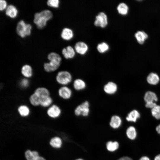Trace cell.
Listing matches in <instances>:
<instances>
[{"mask_svg": "<svg viewBox=\"0 0 160 160\" xmlns=\"http://www.w3.org/2000/svg\"><path fill=\"white\" fill-rule=\"evenodd\" d=\"M119 147V143L117 141H108L106 144V149L110 152L115 151L118 149Z\"/></svg>", "mask_w": 160, "mask_h": 160, "instance_id": "cell-23", "label": "cell"}, {"mask_svg": "<svg viewBox=\"0 0 160 160\" xmlns=\"http://www.w3.org/2000/svg\"><path fill=\"white\" fill-rule=\"evenodd\" d=\"M18 111L19 114L23 117L28 116L30 113L29 108L27 106L25 105L20 106L18 108Z\"/></svg>", "mask_w": 160, "mask_h": 160, "instance_id": "cell-26", "label": "cell"}, {"mask_svg": "<svg viewBox=\"0 0 160 160\" xmlns=\"http://www.w3.org/2000/svg\"><path fill=\"white\" fill-rule=\"evenodd\" d=\"M32 28L31 24L26 23L23 20H20L17 24L16 31L19 36L24 38L30 35Z\"/></svg>", "mask_w": 160, "mask_h": 160, "instance_id": "cell-3", "label": "cell"}, {"mask_svg": "<svg viewBox=\"0 0 160 160\" xmlns=\"http://www.w3.org/2000/svg\"><path fill=\"white\" fill-rule=\"evenodd\" d=\"M40 97L34 92L31 95L29 98L30 103L34 106L40 105Z\"/></svg>", "mask_w": 160, "mask_h": 160, "instance_id": "cell-28", "label": "cell"}, {"mask_svg": "<svg viewBox=\"0 0 160 160\" xmlns=\"http://www.w3.org/2000/svg\"><path fill=\"white\" fill-rule=\"evenodd\" d=\"M117 160H132V159L129 157L124 156L120 158Z\"/></svg>", "mask_w": 160, "mask_h": 160, "instance_id": "cell-36", "label": "cell"}, {"mask_svg": "<svg viewBox=\"0 0 160 160\" xmlns=\"http://www.w3.org/2000/svg\"><path fill=\"white\" fill-rule=\"evenodd\" d=\"M75 49L78 54L84 55L85 54L88 50V46L84 42L79 41L77 42L75 46Z\"/></svg>", "mask_w": 160, "mask_h": 160, "instance_id": "cell-12", "label": "cell"}, {"mask_svg": "<svg viewBox=\"0 0 160 160\" xmlns=\"http://www.w3.org/2000/svg\"><path fill=\"white\" fill-rule=\"evenodd\" d=\"M122 120L120 116L117 115H114L111 117L109 122L110 127L113 129L119 128L121 125Z\"/></svg>", "mask_w": 160, "mask_h": 160, "instance_id": "cell-13", "label": "cell"}, {"mask_svg": "<svg viewBox=\"0 0 160 160\" xmlns=\"http://www.w3.org/2000/svg\"><path fill=\"white\" fill-rule=\"evenodd\" d=\"M144 99L146 103L156 102L158 99L156 95L154 92L151 91H148L145 94Z\"/></svg>", "mask_w": 160, "mask_h": 160, "instance_id": "cell-19", "label": "cell"}, {"mask_svg": "<svg viewBox=\"0 0 160 160\" xmlns=\"http://www.w3.org/2000/svg\"><path fill=\"white\" fill-rule=\"evenodd\" d=\"M151 113L155 119H160V106L157 105L151 109Z\"/></svg>", "mask_w": 160, "mask_h": 160, "instance_id": "cell-31", "label": "cell"}, {"mask_svg": "<svg viewBox=\"0 0 160 160\" xmlns=\"http://www.w3.org/2000/svg\"><path fill=\"white\" fill-rule=\"evenodd\" d=\"M40 156L37 151L27 149L24 152V156L26 160H36Z\"/></svg>", "mask_w": 160, "mask_h": 160, "instance_id": "cell-11", "label": "cell"}, {"mask_svg": "<svg viewBox=\"0 0 160 160\" xmlns=\"http://www.w3.org/2000/svg\"><path fill=\"white\" fill-rule=\"evenodd\" d=\"M97 48L99 52L103 53L108 51L109 49V47L107 43L102 42L97 45Z\"/></svg>", "mask_w": 160, "mask_h": 160, "instance_id": "cell-30", "label": "cell"}, {"mask_svg": "<svg viewBox=\"0 0 160 160\" xmlns=\"http://www.w3.org/2000/svg\"><path fill=\"white\" fill-rule=\"evenodd\" d=\"M140 116V114L138 111L136 110H134L128 114L127 116L126 117V119L128 121L135 122Z\"/></svg>", "mask_w": 160, "mask_h": 160, "instance_id": "cell-22", "label": "cell"}, {"mask_svg": "<svg viewBox=\"0 0 160 160\" xmlns=\"http://www.w3.org/2000/svg\"><path fill=\"white\" fill-rule=\"evenodd\" d=\"M34 93L40 98L50 96V92L49 90L47 88L44 87L38 88L35 90Z\"/></svg>", "mask_w": 160, "mask_h": 160, "instance_id": "cell-24", "label": "cell"}, {"mask_svg": "<svg viewBox=\"0 0 160 160\" xmlns=\"http://www.w3.org/2000/svg\"><path fill=\"white\" fill-rule=\"evenodd\" d=\"M139 160H150V159L148 157L144 156L141 157Z\"/></svg>", "mask_w": 160, "mask_h": 160, "instance_id": "cell-37", "label": "cell"}, {"mask_svg": "<svg viewBox=\"0 0 160 160\" xmlns=\"http://www.w3.org/2000/svg\"><path fill=\"white\" fill-rule=\"evenodd\" d=\"M52 103V100L50 96L41 98L40 105L44 107L50 106Z\"/></svg>", "mask_w": 160, "mask_h": 160, "instance_id": "cell-27", "label": "cell"}, {"mask_svg": "<svg viewBox=\"0 0 160 160\" xmlns=\"http://www.w3.org/2000/svg\"><path fill=\"white\" fill-rule=\"evenodd\" d=\"M89 102L87 100L85 101L76 107L74 111V114L77 116H87L89 113Z\"/></svg>", "mask_w": 160, "mask_h": 160, "instance_id": "cell-5", "label": "cell"}, {"mask_svg": "<svg viewBox=\"0 0 160 160\" xmlns=\"http://www.w3.org/2000/svg\"><path fill=\"white\" fill-rule=\"evenodd\" d=\"M61 38L64 40H69L73 37V32L71 29L65 28L62 30L61 34Z\"/></svg>", "mask_w": 160, "mask_h": 160, "instance_id": "cell-17", "label": "cell"}, {"mask_svg": "<svg viewBox=\"0 0 160 160\" xmlns=\"http://www.w3.org/2000/svg\"><path fill=\"white\" fill-rule=\"evenodd\" d=\"M63 143L62 139L59 136H57L52 137L49 141L50 146L52 148L56 149H59L61 148Z\"/></svg>", "mask_w": 160, "mask_h": 160, "instance_id": "cell-10", "label": "cell"}, {"mask_svg": "<svg viewBox=\"0 0 160 160\" xmlns=\"http://www.w3.org/2000/svg\"><path fill=\"white\" fill-rule=\"evenodd\" d=\"M21 72L25 78H29L32 76V69L29 65L25 64L22 67Z\"/></svg>", "mask_w": 160, "mask_h": 160, "instance_id": "cell-20", "label": "cell"}, {"mask_svg": "<svg viewBox=\"0 0 160 160\" xmlns=\"http://www.w3.org/2000/svg\"><path fill=\"white\" fill-rule=\"evenodd\" d=\"M18 13V11L16 7L12 4L7 6L5 11L6 15L12 18H15L17 16Z\"/></svg>", "mask_w": 160, "mask_h": 160, "instance_id": "cell-15", "label": "cell"}, {"mask_svg": "<svg viewBox=\"0 0 160 160\" xmlns=\"http://www.w3.org/2000/svg\"><path fill=\"white\" fill-rule=\"evenodd\" d=\"M52 13L51 11L44 9L35 13L33 22L38 28L41 29L46 26L47 21L52 19Z\"/></svg>", "mask_w": 160, "mask_h": 160, "instance_id": "cell-2", "label": "cell"}, {"mask_svg": "<svg viewBox=\"0 0 160 160\" xmlns=\"http://www.w3.org/2000/svg\"><path fill=\"white\" fill-rule=\"evenodd\" d=\"M59 96L65 100L69 99L71 98L72 92L71 89L66 86H63L60 87L58 90Z\"/></svg>", "mask_w": 160, "mask_h": 160, "instance_id": "cell-8", "label": "cell"}, {"mask_svg": "<svg viewBox=\"0 0 160 160\" xmlns=\"http://www.w3.org/2000/svg\"><path fill=\"white\" fill-rule=\"evenodd\" d=\"M117 9L119 14L124 15L128 13L129 7L125 3L122 2L118 5L117 7Z\"/></svg>", "mask_w": 160, "mask_h": 160, "instance_id": "cell-25", "label": "cell"}, {"mask_svg": "<svg viewBox=\"0 0 160 160\" xmlns=\"http://www.w3.org/2000/svg\"><path fill=\"white\" fill-rule=\"evenodd\" d=\"M135 36L137 42L140 44H143L148 37V34L143 31H138L136 33Z\"/></svg>", "mask_w": 160, "mask_h": 160, "instance_id": "cell-18", "label": "cell"}, {"mask_svg": "<svg viewBox=\"0 0 160 160\" xmlns=\"http://www.w3.org/2000/svg\"><path fill=\"white\" fill-rule=\"evenodd\" d=\"M126 135L131 140H134L136 137L137 132L135 128L133 126H130L126 131Z\"/></svg>", "mask_w": 160, "mask_h": 160, "instance_id": "cell-29", "label": "cell"}, {"mask_svg": "<svg viewBox=\"0 0 160 160\" xmlns=\"http://www.w3.org/2000/svg\"><path fill=\"white\" fill-rule=\"evenodd\" d=\"M29 81L26 78L22 79L20 82V85L23 88H26L29 85Z\"/></svg>", "mask_w": 160, "mask_h": 160, "instance_id": "cell-33", "label": "cell"}, {"mask_svg": "<svg viewBox=\"0 0 160 160\" xmlns=\"http://www.w3.org/2000/svg\"><path fill=\"white\" fill-rule=\"evenodd\" d=\"M118 87L114 82L110 81L106 83L104 86L103 89L106 94L112 95L114 94L117 91Z\"/></svg>", "mask_w": 160, "mask_h": 160, "instance_id": "cell-9", "label": "cell"}, {"mask_svg": "<svg viewBox=\"0 0 160 160\" xmlns=\"http://www.w3.org/2000/svg\"><path fill=\"white\" fill-rule=\"evenodd\" d=\"M156 130L157 132L160 134V124L156 127Z\"/></svg>", "mask_w": 160, "mask_h": 160, "instance_id": "cell-38", "label": "cell"}, {"mask_svg": "<svg viewBox=\"0 0 160 160\" xmlns=\"http://www.w3.org/2000/svg\"><path fill=\"white\" fill-rule=\"evenodd\" d=\"M154 160H160V154H159L156 156Z\"/></svg>", "mask_w": 160, "mask_h": 160, "instance_id": "cell-39", "label": "cell"}, {"mask_svg": "<svg viewBox=\"0 0 160 160\" xmlns=\"http://www.w3.org/2000/svg\"><path fill=\"white\" fill-rule=\"evenodd\" d=\"M72 77L71 74L66 71H62L57 74L56 79L59 84L63 86H66L71 82Z\"/></svg>", "mask_w": 160, "mask_h": 160, "instance_id": "cell-4", "label": "cell"}, {"mask_svg": "<svg viewBox=\"0 0 160 160\" xmlns=\"http://www.w3.org/2000/svg\"><path fill=\"white\" fill-rule=\"evenodd\" d=\"M62 54L64 57L66 59H71L75 55V51L73 48L70 46H68L63 48L62 50Z\"/></svg>", "mask_w": 160, "mask_h": 160, "instance_id": "cell-14", "label": "cell"}, {"mask_svg": "<svg viewBox=\"0 0 160 160\" xmlns=\"http://www.w3.org/2000/svg\"><path fill=\"white\" fill-rule=\"evenodd\" d=\"M159 77L156 73H151L148 76L147 78V82L151 85H156L159 82Z\"/></svg>", "mask_w": 160, "mask_h": 160, "instance_id": "cell-21", "label": "cell"}, {"mask_svg": "<svg viewBox=\"0 0 160 160\" xmlns=\"http://www.w3.org/2000/svg\"><path fill=\"white\" fill-rule=\"evenodd\" d=\"M94 24L96 26L105 27L108 24L107 17L106 14L103 12L99 13L96 16Z\"/></svg>", "mask_w": 160, "mask_h": 160, "instance_id": "cell-6", "label": "cell"}, {"mask_svg": "<svg viewBox=\"0 0 160 160\" xmlns=\"http://www.w3.org/2000/svg\"><path fill=\"white\" fill-rule=\"evenodd\" d=\"M61 111L57 105H51L47 111V115L50 117L55 119L61 115Z\"/></svg>", "mask_w": 160, "mask_h": 160, "instance_id": "cell-7", "label": "cell"}, {"mask_svg": "<svg viewBox=\"0 0 160 160\" xmlns=\"http://www.w3.org/2000/svg\"><path fill=\"white\" fill-rule=\"evenodd\" d=\"M7 3L6 1L4 0H0V10L3 11L6 9L7 7Z\"/></svg>", "mask_w": 160, "mask_h": 160, "instance_id": "cell-34", "label": "cell"}, {"mask_svg": "<svg viewBox=\"0 0 160 160\" xmlns=\"http://www.w3.org/2000/svg\"><path fill=\"white\" fill-rule=\"evenodd\" d=\"M156 105L155 102H147L146 103L145 106L147 108L152 109Z\"/></svg>", "mask_w": 160, "mask_h": 160, "instance_id": "cell-35", "label": "cell"}, {"mask_svg": "<svg viewBox=\"0 0 160 160\" xmlns=\"http://www.w3.org/2000/svg\"><path fill=\"white\" fill-rule=\"evenodd\" d=\"M49 62L45 63L44 65V68L45 71L48 72L54 71L60 67L62 58L58 54L51 52L47 55Z\"/></svg>", "mask_w": 160, "mask_h": 160, "instance_id": "cell-1", "label": "cell"}, {"mask_svg": "<svg viewBox=\"0 0 160 160\" xmlns=\"http://www.w3.org/2000/svg\"><path fill=\"white\" fill-rule=\"evenodd\" d=\"M47 4L49 7L57 8L59 7L60 1L59 0H48L47 1Z\"/></svg>", "mask_w": 160, "mask_h": 160, "instance_id": "cell-32", "label": "cell"}, {"mask_svg": "<svg viewBox=\"0 0 160 160\" xmlns=\"http://www.w3.org/2000/svg\"><path fill=\"white\" fill-rule=\"evenodd\" d=\"M75 160H84L82 158H78L76 159Z\"/></svg>", "mask_w": 160, "mask_h": 160, "instance_id": "cell-40", "label": "cell"}, {"mask_svg": "<svg viewBox=\"0 0 160 160\" xmlns=\"http://www.w3.org/2000/svg\"><path fill=\"white\" fill-rule=\"evenodd\" d=\"M73 86L75 90L79 91L84 89L86 87V84L83 79L78 78L74 80Z\"/></svg>", "mask_w": 160, "mask_h": 160, "instance_id": "cell-16", "label": "cell"}]
</instances>
